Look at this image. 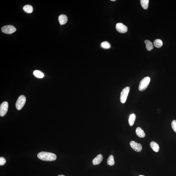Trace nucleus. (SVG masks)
Wrapping results in <instances>:
<instances>
[{
  "mask_svg": "<svg viewBox=\"0 0 176 176\" xmlns=\"http://www.w3.org/2000/svg\"><path fill=\"white\" fill-rule=\"evenodd\" d=\"M37 157L40 159L46 161H53L56 160L57 158L55 154L46 152H40L38 154Z\"/></svg>",
  "mask_w": 176,
  "mask_h": 176,
  "instance_id": "1",
  "label": "nucleus"
},
{
  "mask_svg": "<svg viewBox=\"0 0 176 176\" xmlns=\"http://www.w3.org/2000/svg\"><path fill=\"white\" fill-rule=\"evenodd\" d=\"M150 81V78L149 77L144 78L140 82L139 86V90L140 91H143L148 87Z\"/></svg>",
  "mask_w": 176,
  "mask_h": 176,
  "instance_id": "2",
  "label": "nucleus"
},
{
  "mask_svg": "<svg viewBox=\"0 0 176 176\" xmlns=\"http://www.w3.org/2000/svg\"><path fill=\"white\" fill-rule=\"evenodd\" d=\"M26 102V98L25 96L22 95L19 96L16 104V109L19 110L21 109L25 104Z\"/></svg>",
  "mask_w": 176,
  "mask_h": 176,
  "instance_id": "3",
  "label": "nucleus"
},
{
  "mask_svg": "<svg viewBox=\"0 0 176 176\" xmlns=\"http://www.w3.org/2000/svg\"><path fill=\"white\" fill-rule=\"evenodd\" d=\"M130 90V87L127 86L124 88L121 92L120 101L122 104H124L126 102Z\"/></svg>",
  "mask_w": 176,
  "mask_h": 176,
  "instance_id": "4",
  "label": "nucleus"
},
{
  "mask_svg": "<svg viewBox=\"0 0 176 176\" xmlns=\"http://www.w3.org/2000/svg\"><path fill=\"white\" fill-rule=\"evenodd\" d=\"M16 28L13 26L9 25L4 26L1 28L3 32L7 34H11L16 31Z\"/></svg>",
  "mask_w": 176,
  "mask_h": 176,
  "instance_id": "5",
  "label": "nucleus"
},
{
  "mask_svg": "<svg viewBox=\"0 0 176 176\" xmlns=\"http://www.w3.org/2000/svg\"><path fill=\"white\" fill-rule=\"evenodd\" d=\"M8 104L7 102L4 101L2 103L0 106V115L3 116L6 115L8 110Z\"/></svg>",
  "mask_w": 176,
  "mask_h": 176,
  "instance_id": "6",
  "label": "nucleus"
},
{
  "mask_svg": "<svg viewBox=\"0 0 176 176\" xmlns=\"http://www.w3.org/2000/svg\"><path fill=\"white\" fill-rule=\"evenodd\" d=\"M130 145L131 148L136 152H140L142 149V146L141 144L138 143L134 141H131L130 143Z\"/></svg>",
  "mask_w": 176,
  "mask_h": 176,
  "instance_id": "7",
  "label": "nucleus"
},
{
  "mask_svg": "<svg viewBox=\"0 0 176 176\" xmlns=\"http://www.w3.org/2000/svg\"><path fill=\"white\" fill-rule=\"evenodd\" d=\"M116 29L118 32L122 33H126L128 31L127 27L122 23L117 24Z\"/></svg>",
  "mask_w": 176,
  "mask_h": 176,
  "instance_id": "8",
  "label": "nucleus"
},
{
  "mask_svg": "<svg viewBox=\"0 0 176 176\" xmlns=\"http://www.w3.org/2000/svg\"><path fill=\"white\" fill-rule=\"evenodd\" d=\"M103 159L102 155L101 154H99L93 159L92 163L94 165H97L99 164L102 161Z\"/></svg>",
  "mask_w": 176,
  "mask_h": 176,
  "instance_id": "9",
  "label": "nucleus"
},
{
  "mask_svg": "<svg viewBox=\"0 0 176 176\" xmlns=\"http://www.w3.org/2000/svg\"><path fill=\"white\" fill-rule=\"evenodd\" d=\"M58 20L60 25H63L67 23L68 21V18L65 15H60L59 16Z\"/></svg>",
  "mask_w": 176,
  "mask_h": 176,
  "instance_id": "10",
  "label": "nucleus"
},
{
  "mask_svg": "<svg viewBox=\"0 0 176 176\" xmlns=\"http://www.w3.org/2000/svg\"><path fill=\"white\" fill-rule=\"evenodd\" d=\"M136 133L137 136L140 138H144L145 136V134L143 130L140 127H137L136 129Z\"/></svg>",
  "mask_w": 176,
  "mask_h": 176,
  "instance_id": "11",
  "label": "nucleus"
},
{
  "mask_svg": "<svg viewBox=\"0 0 176 176\" xmlns=\"http://www.w3.org/2000/svg\"><path fill=\"white\" fill-rule=\"evenodd\" d=\"M150 146L151 148L154 151L156 152H159V146L157 143L153 141L150 143Z\"/></svg>",
  "mask_w": 176,
  "mask_h": 176,
  "instance_id": "12",
  "label": "nucleus"
},
{
  "mask_svg": "<svg viewBox=\"0 0 176 176\" xmlns=\"http://www.w3.org/2000/svg\"><path fill=\"white\" fill-rule=\"evenodd\" d=\"M145 42L147 50L148 51H151L153 49V44L150 41L146 40L145 41Z\"/></svg>",
  "mask_w": 176,
  "mask_h": 176,
  "instance_id": "13",
  "label": "nucleus"
},
{
  "mask_svg": "<svg viewBox=\"0 0 176 176\" xmlns=\"http://www.w3.org/2000/svg\"><path fill=\"white\" fill-rule=\"evenodd\" d=\"M136 119V115L134 114H131L130 115L129 120V124L130 126L133 125Z\"/></svg>",
  "mask_w": 176,
  "mask_h": 176,
  "instance_id": "14",
  "label": "nucleus"
},
{
  "mask_svg": "<svg viewBox=\"0 0 176 176\" xmlns=\"http://www.w3.org/2000/svg\"><path fill=\"white\" fill-rule=\"evenodd\" d=\"M140 2L141 6L144 9H148L149 5V0H141Z\"/></svg>",
  "mask_w": 176,
  "mask_h": 176,
  "instance_id": "15",
  "label": "nucleus"
},
{
  "mask_svg": "<svg viewBox=\"0 0 176 176\" xmlns=\"http://www.w3.org/2000/svg\"><path fill=\"white\" fill-rule=\"evenodd\" d=\"M23 9L25 12L27 13H31L33 11V8L31 5H27L23 7Z\"/></svg>",
  "mask_w": 176,
  "mask_h": 176,
  "instance_id": "16",
  "label": "nucleus"
},
{
  "mask_svg": "<svg viewBox=\"0 0 176 176\" xmlns=\"http://www.w3.org/2000/svg\"><path fill=\"white\" fill-rule=\"evenodd\" d=\"M154 45L155 47L158 48H160L163 46V42L161 40L156 39L154 42Z\"/></svg>",
  "mask_w": 176,
  "mask_h": 176,
  "instance_id": "17",
  "label": "nucleus"
},
{
  "mask_svg": "<svg viewBox=\"0 0 176 176\" xmlns=\"http://www.w3.org/2000/svg\"><path fill=\"white\" fill-rule=\"evenodd\" d=\"M114 156L112 155H110L107 160V163L110 166L114 165L115 164Z\"/></svg>",
  "mask_w": 176,
  "mask_h": 176,
  "instance_id": "18",
  "label": "nucleus"
},
{
  "mask_svg": "<svg viewBox=\"0 0 176 176\" xmlns=\"http://www.w3.org/2000/svg\"><path fill=\"white\" fill-rule=\"evenodd\" d=\"M33 74L36 77L38 78H42L44 76L43 73L38 70H36L34 71L33 72Z\"/></svg>",
  "mask_w": 176,
  "mask_h": 176,
  "instance_id": "19",
  "label": "nucleus"
},
{
  "mask_svg": "<svg viewBox=\"0 0 176 176\" xmlns=\"http://www.w3.org/2000/svg\"><path fill=\"white\" fill-rule=\"evenodd\" d=\"M101 46L102 48L105 49H108L111 47V45L109 42L105 41L102 42L101 44Z\"/></svg>",
  "mask_w": 176,
  "mask_h": 176,
  "instance_id": "20",
  "label": "nucleus"
},
{
  "mask_svg": "<svg viewBox=\"0 0 176 176\" xmlns=\"http://www.w3.org/2000/svg\"><path fill=\"white\" fill-rule=\"evenodd\" d=\"M171 126L173 130L176 133V120H174L172 121L171 123Z\"/></svg>",
  "mask_w": 176,
  "mask_h": 176,
  "instance_id": "21",
  "label": "nucleus"
},
{
  "mask_svg": "<svg viewBox=\"0 0 176 176\" xmlns=\"http://www.w3.org/2000/svg\"><path fill=\"white\" fill-rule=\"evenodd\" d=\"M6 163V160L3 157L0 158V165H3Z\"/></svg>",
  "mask_w": 176,
  "mask_h": 176,
  "instance_id": "22",
  "label": "nucleus"
},
{
  "mask_svg": "<svg viewBox=\"0 0 176 176\" xmlns=\"http://www.w3.org/2000/svg\"><path fill=\"white\" fill-rule=\"evenodd\" d=\"M58 176H65L63 175H58Z\"/></svg>",
  "mask_w": 176,
  "mask_h": 176,
  "instance_id": "23",
  "label": "nucleus"
},
{
  "mask_svg": "<svg viewBox=\"0 0 176 176\" xmlns=\"http://www.w3.org/2000/svg\"><path fill=\"white\" fill-rule=\"evenodd\" d=\"M111 1H116V0H111Z\"/></svg>",
  "mask_w": 176,
  "mask_h": 176,
  "instance_id": "24",
  "label": "nucleus"
},
{
  "mask_svg": "<svg viewBox=\"0 0 176 176\" xmlns=\"http://www.w3.org/2000/svg\"><path fill=\"white\" fill-rule=\"evenodd\" d=\"M139 176H145L143 175H140Z\"/></svg>",
  "mask_w": 176,
  "mask_h": 176,
  "instance_id": "25",
  "label": "nucleus"
}]
</instances>
